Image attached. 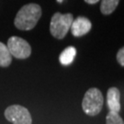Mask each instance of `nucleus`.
<instances>
[{"label": "nucleus", "instance_id": "nucleus-1", "mask_svg": "<svg viewBox=\"0 0 124 124\" xmlns=\"http://www.w3.org/2000/svg\"><path fill=\"white\" fill-rule=\"evenodd\" d=\"M41 17V8L38 4L31 3L18 10L14 20L15 26L20 31H31Z\"/></svg>", "mask_w": 124, "mask_h": 124}, {"label": "nucleus", "instance_id": "nucleus-2", "mask_svg": "<svg viewBox=\"0 0 124 124\" xmlns=\"http://www.w3.org/2000/svg\"><path fill=\"white\" fill-rule=\"evenodd\" d=\"M103 104L104 98L101 91L96 87H91L85 94L82 101V108L86 115L94 117L101 111Z\"/></svg>", "mask_w": 124, "mask_h": 124}, {"label": "nucleus", "instance_id": "nucleus-3", "mask_svg": "<svg viewBox=\"0 0 124 124\" xmlns=\"http://www.w3.org/2000/svg\"><path fill=\"white\" fill-rule=\"evenodd\" d=\"M73 20H74V17L70 13L62 14L59 12L55 13L52 17L51 23H50L51 34L54 38L59 40L63 39L70 30Z\"/></svg>", "mask_w": 124, "mask_h": 124}, {"label": "nucleus", "instance_id": "nucleus-4", "mask_svg": "<svg viewBox=\"0 0 124 124\" xmlns=\"http://www.w3.org/2000/svg\"><path fill=\"white\" fill-rule=\"evenodd\" d=\"M6 119L13 124H31L32 119L30 111L20 105H12L5 110Z\"/></svg>", "mask_w": 124, "mask_h": 124}, {"label": "nucleus", "instance_id": "nucleus-5", "mask_svg": "<svg viewBox=\"0 0 124 124\" xmlns=\"http://www.w3.org/2000/svg\"><path fill=\"white\" fill-rule=\"evenodd\" d=\"M8 48L11 55L17 59H27L31 53V47L24 39L17 36L10 37L8 40Z\"/></svg>", "mask_w": 124, "mask_h": 124}, {"label": "nucleus", "instance_id": "nucleus-6", "mask_svg": "<svg viewBox=\"0 0 124 124\" xmlns=\"http://www.w3.org/2000/svg\"><path fill=\"white\" fill-rule=\"evenodd\" d=\"M92 28V23L85 17H77L73 20L70 30L75 37H81L88 33Z\"/></svg>", "mask_w": 124, "mask_h": 124}, {"label": "nucleus", "instance_id": "nucleus-7", "mask_svg": "<svg viewBox=\"0 0 124 124\" xmlns=\"http://www.w3.org/2000/svg\"><path fill=\"white\" fill-rule=\"evenodd\" d=\"M107 105L109 111L119 113L120 111V92L117 87H109L107 92Z\"/></svg>", "mask_w": 124, "mask_h": 124}, {"label": "nucleus", "instance_id": "nucleus-8", "mask_svg": "<svg viewBox=\"0 0 124 124\" xmlns=\"http://www.w3.org/2000/svg\"><path fill=\"white\" fill-rule=\"evenodd\" d=\"M75 55H76V49L73 46H69L61 53L59 56V61L62 65H69L74 62Z\"/></svg>", "mask_w": 124, "mask_h": 124}, {"label": "nucleus", "instance_id": "nucleus-9", "mask_svg": "<svg viewBox=\"0 0 124 124\" xmlns=\"http://www.w3.org/2000/svg\"><path fill=\"white\" fill-rule=\"evenodd\" d=\"M12 62V55L6 44L0 41V66L8 67Z\"/></svg>", "mask_w": 124, "mask_h": 124}, {"label": "nucleus", "instance_id": "nucleus-10", "mask_svg": "<svg viewBox=\"0 0 124 124\" xmlns=\"http://www.w3.org/2000/svg\"><path fill=\"white\" fill-rule=\"evenodd\" d=\"M120 0H102L100 5V11L103 15H109L118 7Z\"/></svg>", "mask_w": 124, "mask_h": 124}, {"label": "nucleus", "instance_id": "nucleus-11", "mask_svg": "<svg viewBox=\"0 0 124 124\" xmlns=\"http://www.w3.org/2000/svg\"><path fill=\"white\" fill-rule=\"evenodd\" d=\"M106 123L107 124H124V122L122 118L119 115V113L109 111L107 114Z\"/></svg>", "mask_w": 124, "mask_h": 124}, {"label": "nucleus", "instance_id": "nucleus-12", "mask_svg": "<svg viewBox=\"0 0 124 124\" xmlns=\"http://www.w3.org/2000/svg\"><path fill=\"white\" fill-rule=\"evenodd\" d=\"M117 61L121 66H124V49L120 48L117 53Z\"/></svg>", "mask_w": 124, "mask_h": 124}, {"label": "nucleus", "instance_id": "nucleus-13", "mask_svg": "<svg viewBox=\"0 0 124 124\" xmlns=\"http://www.w3.org/2000/svg\"><path fill=\"white\" fill-rule=\"evenodd\" d=\"M87 4H90V5H93V4H96V3H98L99 0H85Z\"/></svg>", "mask_w": 124, "mask_h": 124}, {"label": "nucleus", "instance_id": "nucleus-14", "mask_svg": "<svg viewBox=\"0 0 124 124\" xmlns=\"http://www.w3.org/2000/svg\"><path fill=\"white\" fill-rule=\"evenodd\" d=\"M58 2H60V3H61V2H62V0H57Z\"/></svg>", "mask_w": 124, "mask_h": 124}]
</instances>
